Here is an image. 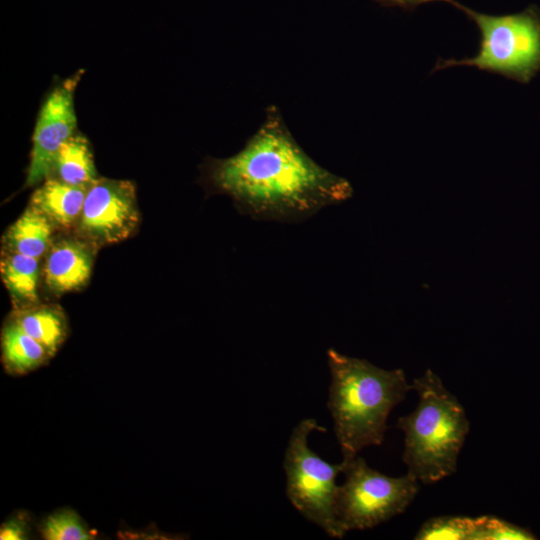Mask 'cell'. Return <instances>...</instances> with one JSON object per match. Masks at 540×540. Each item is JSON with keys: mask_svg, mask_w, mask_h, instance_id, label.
<instances>
[{"mask_svg": "<svg viewBox=\"0 0 540 540\" xmlns=\"http://www.w3.org/2000/svg\"><path fill=\"white\" fill-rule=\"evenodd\" d=\"M206 181L254 219L299 222L353 195L351 183L315 162L297 143L279 108L270 105L236 154L211 159Z\"/></svg>", "mask_w": 540, "mask_h": 540, "instance_id": "6da1fadb", "label": "cell"}, {"mask_svg": "<svg viewBox=\"0 0 540 540\" xmlns=\"http://www.w3.org/2000/svg\"><path fill=\"white\" fill-rule=\"evenodd\" d=\"M327 406L343 457L382 444L392 409L413 390L402 369L386 370L330 348Z\"/></svg>", "mask_w": 540, "mask_h": 540, "instance_id": "7a4b0ae2", "label": "cell"}, {"mask_svg": "<svg viewBox=\"0 0 540 540\" xmlns=\"http://www.w3.org/2000/svg\"><path fill=\"white\" fill-rule=\"evenodd\" d=\"M412 385L418 404L396 424L404 433L402 459L408 474L432 484L456 472L470 423L457 397L432 370L427 369Z\"/></svg>", "mask_w": 540, "mask_h": 540, "instance_id": "3957f363", "label": "cell"}, {"mask_svg": "<svg viewBox=\"0 0 540 540\" xmlns=\"http://www.w3.org/2000/svg\"><path fill=\"white\" fill-rule=\"evenodd\" d=\"M480 32L478 52L471 58L439 59L432 72L456 66H471L499 74L522 84L540 71V10L530 5L508 15L477 12L452 0Z\"/></svg>", "mask_w": 540, "mask_h": 540, "instance_id": "277c9868", "label": "cell"}, {"mask_svg": "<svg viewBox=\"0 0 540 540\" xmlns=\"http://www.w3.org/2000/svg\"><path fill=\"white\" fill-rule=\"evenodd\" d=\"M326 431L313 418L300 421L293 429L284 455L286 494L294 508L308 521L319 526L330 537L342 538L336 501L339 485L336 479L343 464L323 460L308 445L314 431Z\"/></svg>", "mask_w": 540, "mask_h": 540, "instance_id": "5b68a950", "label": "cell"}, {"mask_svg": "<svg viewBox=\"0 0 540 540\" xmlns=\"http://www.w3.org/2000/svg\"><path fill=\"white\" fill-rule=\"evenodd\" d=\"M341 462L345 480L338 489L336 517L343 535L373 528L401 514L419 491V481L410 474L384 475L358 454L343 457Z\"/></svg>", "mask_w": 540, "mask_h": 540, "instance_id": "8992f818", "label": "cell"}, {"mask_svg": "<svg viewBox=\"0 0 540 540\" xmlns=\"http://www.w3.org/2000/svg\"><path fill=\"white\" fill-rule=\"evenodd\" d=\"M139 222L135 187L126 180L100 178L87 188L79 217L80 232L103 245L126 239Z\"/></svg>", "mask_w": 540, "mask_h": 540, "instance_id": "52a82bcc", "label": "cell"}, {"mask_svg": "<svg viewBox=\"0 0 540 540\" xmlns=\"http://www.w3.org/2000/svg\"><path fill=\"white\" fill-rule=\"evenodd\" d=\"M79 78V75H74L56 85L40 108L32 137L27 186H34L50 177L58 152L75 135L74 92Z\"/></svg>", "mask_w": 540, "mask_h": 540, "instance_id": "ba28073f", "label": "cell"}, {"mask_svg": "<svg viewBox=\"0 0 540 540\" xmlns=\"http://www.w3.org/2000/svg\"><path fill=\"white\" fill-rule=\"evenodd\" d=\"M92 265V252L86 244L71 238L58 240L46 256L45 283L56 294L79 289L89 280Z\"/></svg>", "mask_w": 540, "mask_h": 540, "instance_id": "9c48e42d", "label": "cell"}, {"mask_svg": "<svg viewBox=\"0 0 540 540\" xmlns=\"http://www.w3.org/2000/svg\"><path fill=\"white\" fill-rule=\"evenodd\" d=\"M87 188L49 177L32 194L30 206L44 214L53 225L69 227L81 215Z\"/></svg>", "mask_w": 540, "mask_h": 540, "instance_id": "30bf717a", "label": "cell"}, {"mask_svg": "<svg viewBox=\"0 0 540 540\" xmlns=\"http://www.w3.org/2000/svg\"><path fill=\"white\" fill-rule=\"evenodd\" d=\"M2 361L7 373L22 375L43 365L52 354L10 320L1 335Z\"/></svg>", "mask_w": 540, "mask_h": 540, "instance_id": "8fae6325", "label": "cell"}, {"mask_svg": "<svg viewBox=\"0 0 540 540\" xmlns=\"http://www.w3.org/2000/svg\"><path fill=\"white\" fill-rule=\"evenodd\" d=\"M52 222L30 206L10 226L5 242L12 253L40 258L50 246Z\"/></svg>", "mask_w": 540, "mask_h": 540, "instance_id": "7c38bea8", "label": "cell"}, {"mask_svg": "<svg viewBox=\"0 0 540 540\" xmlns=\"http://www.w3.org/2000/svg\"><path fill=\"white\" fill-rule=\"evenodd\" d=\"M25 333L41 343L52 355L67 336V322L59 308L32 306L18 311L11 319Z\"/></svg>", "mask_w": 540, "mask_h": 540, "instance_id": "4fadbf2b", "label": "cell"}, {"mask_svg": "<svg viewBox=\"0 0 540 540\" xmlns=\"http://www.w3.org/2000/svg\"><path fill=\"white\" fill-rule=\"evenodd\" d=\"M53 172L57 179L75 186L88 187L96 180V169L87 139L72 136L58 152Z\"/></svg>", "mask_w": 540, "mask_h": 540, "instance_id": "5bb4252c", "label": "cell"}, {"mask_svg": "<svg viewBox=\"0 0 540 540\" xmlns=\"http://www.w3.org/2000/svg\"><path fill=\"white\" fill-rule=\"evenodd\" d=\"M3 282L13 299L32 307L38 301L39 258L12 253L1 264Z\"/></svg>", "mask_w": 540, "mask_h": 540, "instance_id": "9a60e30c", "label": "cell"}, {"mask_svg": "<svg viewBox=\"0 0 540 540\" xmlns=\"http://www.w3.org/2000/svg\"><path fill=\"white\" fill-rule=\"evenodd\" d=\"M476 518L437 516L425 521L415 535L416 540H471Z\"/></svg>", "mask_w": 540, "mask_h": 540, "instance_id": "2e32d148", "label": "cell"}, {"mask_svg": "<svg viewBox=\"0 0 540 540\" xmlns=\"http://www.w3.org/2000/svg\"><path fill=\"white\" fill-rule=\"evenodd\" d=\"M40 531L46 540H90L95 538L79 515L70 509L60 510L48 516L42 522Z\"/></svg>", "mask_w": 540, "mask_h": 540, "instance_id": "e0dca14e", "label": "cell"}, {"mask_svg": "<svg viewBox=\"0 0 540 540\" xmlns=\"http://www.w3.org/2000/svg\"><path fill=\"white\" fill-rule=\"evenodd\" d=\"M537 537L529 530L495 516L476 518V527L471 540H534Z\"/></svg>", "mask_w": 540, "mask_h": 540, "instance_id": "ac0fdd59", "label": "cell"}, {"mask_svg": "<svg viewBox=\"0 0 540 540\" xmlns=\"http://www.w3.org/2000/svg\"><path fill=\"white\" fill-rule=\"evenodd\" d=\"M29 538L28 519L19 514L4 522L0 528L1 540H24Z\"/></svg>", "mask_w": 540, "mask_h": 540, "instance_id": "d6986e66", "label": "cell"}, {"mask_svg": "<svg viewBox=\"0 0 540 540\" xmlns=\"http://www.w3.org/2000/svg\"><path fill=\"white\" fill-rule=\"evenodd\" d=\"M379 3L382 6L386 7H400L404 10H414L421 4L434 2V1H443L450 3L452 0H373Z\"/></svg>", "mask_w": 540, "mask_h": 540, "instance_id": "ffe728a7", "label": "cell"}]
</instances>
